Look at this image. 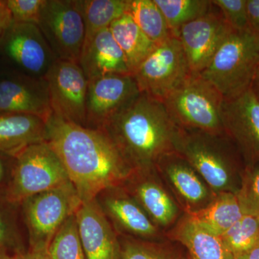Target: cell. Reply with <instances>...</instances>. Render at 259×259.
Returning a JSON list of instances; mask_svg holds the SVG:
<instances>
[{
    "mask_svg": "<svg viewBox=\"0 0 259 259\" xmlns=\"http://www.w3.org/2000/svg\"><path fill=\"white\" fill-rule=\"evenodd\" d=\"M25 253H10L8 252L0 251V259H24Z\"/></svg>",
    "mask_w": 259,
    "mask_h": 259,
    "instance_id": "f35d334b",
    "label": "cell"
},
{
    "mask_svg": "<svg viewBox=\"0 0 259 259\" xmlns=\"http://www.w3.org/2000/svg\"><path fill=\"white\" fill-rule=\"evenodd\" d=\"M188 250L191 259H236L220 235L186 215L172 233Z\"/></svg>",
    "mask_w": 259,
    "mask_h": 259,
    "instance_id": "7402d4cb",
    "label": "cell"
},
{
    "mask_svg": "<svg viewBox=\"0 0 259 259\" xmlns=\"http://www.w3.org/2000/svg\"><path fill=\"white\" fill-rule=\"evenodd\" d=\"M258 67V35L250 29L233 30L199 74L228 100L251 88Z\"/></svg>",
    "mask_w": 259,
    "mask_h": 259,
    "instance_id": "3957f363",
    "label": "cell"
},
{
    "mask_svg": "<svg viewBox=\"0 0 259 259\" xmlns=\"http://www.w3.org/2000/svg\"><path fill=\"white\" fill-rule=\"evenodd\" d=\"M13 23L37 24L46 0H6Z\"/></svg>",
    "mask_w": 259,
    "mask_h": 259,
    "instance_id": "1f68e13d",
    "label": "cell"
},
{
    "mask_svg": "<svg viewBox=\"0 0 259 259\" xmlns=\"http://www.w3.org/2000/svg\"><path fill=\"white\" fill-rule=\"evenodd\" d=\"M109 28L125 56L130 72L134 74L157 45L145 35L128 13L114 21Z\"/></svg>",
    "mask_w": 259,
    "mask_h": 259,
    "instance_id": "cb8c5ba5",
    "label": "cell"
},
{
    "mask_svg": "<svg viewBox=\"0 0 259 259\" xmlns=\"http://www.w3.org/2000/svg\"><path fill=\"white\" fill-rule=\"evenodd\" d=\"M134 171H154L158 162L177 152L182 129L163 102L145 93L102 127Z\"/></svg>",
    "mask_w": 259,
    "mask_h": 259,
    "instance_id": "7a4b0ae2",
    "label": "cell"
},
{
    "mask_svg": "<svg viewBox=\"0 0 259 259\" xmlns=\"http://www.w3.org/2000/svg\"><path fill=\"white\" fill-rule=\"evenodd\" d=\"M236 194L246 213L259 216V168L247 174Z\"/></svg>",
    "mask_w": 259,
    "mask_h": 259,
    "instance_id": "4dcf8cb0",
    "label": "cell"
},
{
    "mask_svg": "<svg viewBox=\"0 0 259 259\" xmlns=\"http://www.w3.org/2000/svg\"><path fill=\"white\" fill-rule=\"evenodd\" d=\"M121 259H173L159 246L148 242L127 241L121 246Z\"/></svg>",
    "mask_w": 259,
    "mask_h": 259,
    "instance_id": "d6a6232c",
    "label": "cell"
},
{
    "mask_svg": "<svg viewBox=\"0 0 259 259\" xmlns=\"http://www.w3.org/2000/svg\"><path fill=\"white\" fill-rule=\"evenodd\" d=\"M13 158L12 178L6 191L9 203H23L36 194L71 182L60 158L47 141L28 146Z\"/></svg>",
    "mask_w": 259,
    "mask_h": 259,
    "instance_id": "8992f818",
    "label": "cell"
},
{
    "mask_svg": "<svg viewBox=\"0 0 259 259\" xmlns=\"http://www.w3.org/2000/svg\"><path fill=\"white\" fill-rule=\"evenodd\" d=\"M223 102L224 97L212 83L192 73L162 102L181 128L224 134Z\"/></svg>",
    "mask_w": 259,
    "mask_h": 259,
    "instance_id": "5b68a950",
    "label": "cell"
},
{
    "mask_svg": "<svg viewBox=\"0 0 259 259\" xmlns=\"http://www.w3.org/2000/svg\"><path fill=\"white\" fill-rule=\"evenodd\" d=\"M248 26L259 37V0H246Z\"/></svg>",
    "mask_w": 259,
    "mask_h": 259,
    "instance_id": "e575fe53",
    "label": "cell"
},
{
    "mask_svg": "<svg viewBox=\"0 0 259 259\" xmlns=\"http://www.w3.org/2000/svg\"><path fill=\"white\" fill-rule=\"evenodd\" d=\"M233 146L234 144L225 134L182 129L177 153L185 158L214 193L235 192L233 187L236 156Z\"/></svg>",
    "mask_w": 259,
    "mask_h": 259,
    "instance_id": "277c9868",
    "label": "cell"
},
{
    "mask_svg": "<svg viewBox=\"0 0 259 259\" xmlns=\"http://www.w3.org/2000/svg\"><path fill=\"white\" fill-rule=\"evenodd\" d=\"M46 141L60 158L82 202L122 187L134 172L102 130L78 125L53 113L47 122Z\"/></svg>",
    "mask_w": 259,
    "mask_h": 259,
    "instance_id": "6da1fadb",
    "label": "cell"
},
{
    "mask_svg": "<svg viewBox=\"0 0 259 259\" xmlns=\"http://www.w3.org/2000/svg\"><path fill=\"white\" fill-rule=\"evenodd\" d=\"M87 259H121V245L97 199L83 202L76 212Z\"/></svg>",
    "mask_w": 259,
    "mask_h": 259,
    "instance_id": "2e32d148",
    "label": "cell"
},
{
    "mask_svg": "<svg viewBox=\"0 0 259 259\" xmlns=\"http://www.w3.org/2000/svg\"><path fill=\"white\" fill-rule=\"evenodd\" d=\"M225 134L245 161L259 163V100L252 89L225 100L222 107Z\"/></svg>",
    "mask_w": 259,
    "mask_h": 259,
    "instance_id": "5bb4252c",
    "label": "cell"
},
{
    "mask_svg": "<svg viewBox=\"0 0 259 259\" xmlns=\"http://www.w3.org/2000/svg\"><path fill=\"white\" fill-rule=\"evenodd\" d=\"M1 155L3 154L0 153V182H2V180L4 178L5 173V163L3 162V158L1 157Z\"/></svg>",
    "mask_w": 259,
    "mask_h": 259,
    "instance_id": "60d3db41",
    "label": "cell"
},
{
    "mask_svg": "<svg viewBox=\"0 0 259 259\" xmlns=\"http://www.w3.org/2000/svg\"><path fill=\"white\" fill-rule=\"evenodd\" d=\"M140 94L132 74H108L89 80L85 127L102 129Z\"/></svg>",
    "mask_w": 259,
    "mask_h": 259,
    "instance_id": "8fae6325",
    "label": "cell"
},
{
    "mask_svg": "<svg viewBox=\"0 0 259 259\" xmlns=\"http://www.w3.org/2000/svg\"><path fill=\"white\" fill-rule=\"evenodd\" d=\"M164 16L172 35L178 37L182 26L207 14L214 5L210 0H154Z\"/></svg>",
    "mask_w": 259,
    "mask_h": 259,
    "instance_id": "4316f807",
    "label": "cell"
},
{
    "mask_svg": "<svg viewBox=\"0 0 259 259\" xmlns=\"http://www.w3.org/2000/svg\"><path fill=\"white\" fill-rule=\"evenodd\" d=\"M178 37L158 44L135 71L140 92L163 102L191 74Z\"/></svg>",
    "mask_w": 259,
    "mask_h": 259,
    "instance_id": "ba28073f",
    "label": "cell"
},
{
    "mask_svg": "<svg viewBox=\"0 0 259 259\" xmlns=\"http://www.w3.org/2000/svg\"><path fill=\"white\" fill-rule=\"evenodd\" d=\"M258 75H259V67H258V71H257L256 76H258ZM256 76H255V77H256Z\"/></svg>",
    "mask_w": 259,
    "mask_h": 259,
    "instance_id": "b9f144b4",
    "label": "cell"
},
{
    "mask_svg": "<svg viewBox=\"0 0 259 259\" xmlns=\"http://www.w3.org/2000/svg\"><path fill=\"white\" fill-rule=\"evenodd\" d=\"M221 236L235 258L248 253L259 245V216L245 213Z\"/></svg>",
    "mask_w": 259,
    "mask_h": 259,
    "instance_id": "83f0119b",
    "label": "cell"
},
{
    "mask_svg": "<svg viewBox=\"0 0 259 259\" xmlns=\"http://www.w3.org/2000/svg\"><path fill=\"white\" fill-rule=\"evenodd\" d=\"M151 172L134 171L125 182L127 183L126 191L137 201L155 224L168 226L176 219L178 208L166 191L149 177Z\"/></svg>",
    "mask_w": 259,
    "mask_h": 259,
    "instance_id": "ffe728a7",
    "label": "cell"
},
{
    "mask_svg": "<svg viewBox=\"0 0 259 259\" xmlns=\"http://www.w3.org/2000/svg\"><path fill=\"white\" fill-rule=\"evenodd\" d=\"M24 259H49L47 248L45 247H33L30 248L25 253Z\"/></svg>",
    "mask_w": 259,
    "mask_h": 259,
    "instance_id": "8d00e7d4",
    "label": "cell"
},
{
    "mask_svg": "<svg viewBox=\"0 0 259 259\" xmlns=\"http://www.w3.org/2000/svg\"><path fill=\"white\" fill-rule=\"evenodd\" d=\"M120 188L109 189L99 195L102 199L99 204L107 217L135 236L142 238L156 236L158 233L156 224L137 201L127 191L120 190Z\"/></svg>",
    "mask_w": 259,
    "mask_h": 259,
    "instance_id": "ac0fdd59",
    "label": "cell"
},
{
    "mask_svg": "<svg viewBox=\"0 0 259 259\" xmlns=\"http://www.w3.org/2000/svg\"><path fill=\"white\" fill-rule=\"evenodd\" d=\"M13 24V16L7 5L6 0H0V40Z\"/></svg>",
    "mask_w": 259,
    "mask_h": 259,
    "instance_id": "d590c367",
    "label": "cell"
},
{
    "mask_svg": "<svg viewBox=\"0 0 259 259\" xmlns=\"http://www.w3.org/2000/svg\"><path fill=\"white\" fill-rule=\"evenodd\" d=\"M47 121L37 116L0 112V153L14 158L31 145L46 141Z\"/></svg>",
    "mask_w": 259,
    "mask_h": 259,
    "instance_id": "44dd1931",
    "label": "cell"
},
{
    "mask_svg": "<svg viewBox=\"0 0 259 259\" xmlns=\"http://www.w3.org/2000/svg\"><path fill=\"white\" fill-rule=\"evenodd\" d=\"M81 203L71 182L25 201L23 204L30 233V248H48L59 228L76 213Z\"/></svg>",
    "mask_w": 259,
    "mask_h": 259,
    "instance_id": "9c48e42d",
    "label": "cell"
},
{
    "mask_svg": "<svg viewBox=\"0 0 259 259\" xmlns=\"http://www.w3.org/2000/svg\"><path fill=\"white\" fill-rule=\"evenodd\" d=\"M251 89L253 93H254L255 96H256L257 98L259 100V75L255 77L253 85H252Z\"/></svg>",
    "mask_w": 259,
    "mask_h": 259,
    "instance_id": "ab89813d",
    "label": "cell"
},
{
    "mask_svg": "<svg viewBox=\"0 0 259 259\" xmlns=\"http://www.w3.org/2000/svg\"><path fill=\"white\" fill-rule=\"evenodd\" d=\"M236 259H259V245L248 253L237 257Z\"/></svg>",
    "mask_w": 259,
    "mask_h": 259,
    "instance_id": "74e56055",
    "label": "cell"
},
{
    "mask_svg": "<svg viewBox=\"0 0 259 259\" xmlns=\"http://www.w3.org/2000/svg\"><path fill=\"white\" fill-rule=\"evenodd\" d=\"M0 49L22 74L45 78L57 59L36 24L15 23L0 40Z\"/></svg>",
    "mask_w": 259,
    "mask_h": 259,
    "instance_id": "7c38bea8",
    "label": "cell"
},
{
    "mask_svg": "<svg viewBox=\"0 0 259 259\" xmlns=\"http://www.w3.org/2000/svg\"><path fill=\"white\" fill-rule=\"evenodd\" d=\"M79 64L88 80L108 74H131L110 28L97 32L83 47Z\"/></svg>",
    "mask_w": 259,
    "mask_h": 259,
    "instance_id": "d6986e66",
    "label": "cell"
},
{
    "mask_svg": "<svg viewBox=\"0 0 259 259\" xmlns=\"http://www.w3.org/2000/svg\"><path fill=\"white\" fill-rule=\"evenodd\" d=\"M45 79L53 113L85 127L89 80L79 63L57 59Z\"/></svg>",
    "mask_w": 259,
    "mask_h": 259,
    "instance_id": "30bf717a",
    "label": "cell"
},
{
    "mask_svg": "<svg viewBox=\"0 0 259 259\" xmlns=\"http://www.w3.org/2000/svg\"><path fill=\"white\" fill-rule=\"evenodd\" d=\"M213 5L220 10L227 23L234 30L249 29L246 0H212Z\"/></svg>",
    "mask_w": 259,
    "mask_h": 259,
    "instance_id": "f546056e",
    "label": "cell"
},
{
    "mask_svg": "<svg viewBox=\"0 0 259 259\" xmlns=\"http://www.w3.org/2000/svg\"><path fill=\"white\" fill-rule=\"evenodd\" d=\"M245 213L236 192H226L216 194L207 205L187 213V215L221 236Z\"/></svg>",
    "mask_w": 259,
    "mask_h": 259,
    "instance_id": "603a6c76",
    "label": "cell"
},
{
    "mask_svg": "<svg viewBox=\"0 0 259 259\" xmlns=\"http://www.w3.org/2000/svg\"><path fill=\"white\" fill-rule=\"evenodd\" d=\"M233 30L214 5L207 14L182 27L178 38L192 73L204 71Z\"/></svg>",
    "mask_w": 259,
    "mask_h": 259,
    "instance_id": "4fadbf2b",
    "label": "cell"
},
{
    "mask_svg": "<svg viewBox=\"0 0 259 259\" xmlns=\"http://www.w3.org/2000/svg\"><path fill=\"white\" fill-rule=\"evenodd\" d=\"M156 168L161 170L180 198L185 202L187 213L202 208L214 196L210 189L178 153H172L162 158Z\"/></svg>",
    "mask_w": 259,
    "mask_h": 259,
    "instance_id": "e0dca14e",
    "label": "cell"
},
{
    "mask_svg": "<svg viewBox=\"0 0 259 259\" xmlns=\"http://www.w3.org/2000/svg\"><path fill=\"white\" fill-rule=\"evenodd\" d=\"M14 238L12 230L6 219L0 212V251H8L9 248L13 246Z\"/></svg>",
    "mask_w": 259,
    "mask_h": 259,
    "instance_id": "836d02e7",
    "label": "cell"
},
{
    "mask_svg": "<svg viewBox=\"0 0 259 259\" xmlns=\"http://www.w3.org/2000/svg\"><path fill=\"white\" fill-rule=\"evenodd\" d=\"M49 259H87L78 228L76 213L59 228L47 248Z\"/></svg>",
    "mask_w": 259,
    "mask_h": 259,
    "instance_id": "f1b7e54d",
    "label": "cell"
},
{
    "mask_svg": "<svg viewBox=\"0 0 259 259\" xmlns=\"http://www.w3.org/2000/svg\"><path fill=\"white\" fill-rule=\"evenodd\" d=\"M37 25L56 59L79 63L85 40L81 0H46Z\"/></svg>",
    "mask_w": 259,
    "mask_h": 259,
    "instance_id": "52a82bcc",
    "label": "cell"
},
{
    "mask_svg": "<svg viewBox=\"0 0 259 259\" xmlns=\"http://www.w3.org/2000/svg\"><path fill=\"white\" fill-rule=\"evenodd\" d=\"M127 13L156 45L174 36L154 0H129Z\"/></svg>",
    "mask_w": 259,
    "mask_h": 259,
    "instance_id": "484cf974",
    "label": "cell"
},
{
    "mask_svg": "<svg viewBox=\"0 0 259 259\" xmlns=\"http://www.w3.org/2000/svg\"><path fill=\"white\" fill-rule=\"evenodd\" d=\"M0 112L35 115L47 122L53 110L47 80L22 73L0 76Z\"/></svg>",
    "mask_w": 259,
    "mask_h": 259,
    "instance_id": "9a60e30c",
    "label": "cell"
},
{
    "mask_svg": "<svg viewBox=\"0 0 259 259\" xmlns=\"http://www.w3.org/2000/svg\"><path fill=\"white\" fill-rule=\"evenodd\" d=\"M129 0H81L85 25L83 47L103 29L127 13Z\"/></svg>",
    "mask_w": 259,
    "mask_h": 259,
    "instance_id": "d4e9b609",
    "label": "cell"
}]
</instances>
